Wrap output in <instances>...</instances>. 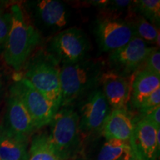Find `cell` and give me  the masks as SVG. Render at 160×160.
Here are the masks:
<instances>
[{
  "mask_svg": "<svg viewBox=\"0 0 160 160\" xmlns=\"http://www.w3.org/2000/svg\"><path fill=\"white\" fill-rule=\"evenodd\" d=\"M10 11L12 25L4 47L3 58L8 65L19 71L39 43L41 37L27 19L21 5L13 4Z\"/></svg>",
  "mask_w": 160,
  "mask_h": 160,
  "instance_id": "6da1fadb",
  "label": "cell"
},
{
  "mask_svg": "<svg viewBox=\"0 0 160 160\" xmlns=\"http://www.w3.org/2000/svg\"><path fill=\"white\" fill-rule=\"evenodd\" d=\"M105 63L99 59H85L60 68L61 105L69 107L88 92L96 89L104 73Z\"/></svg>",
  "mask_w": 160,
  "mask_h": 160,
  "instance_id": "7a4b0ae2",
  "label": "cell"
},
{
  "mask_svg": "<svg viewBox=\"0 0 160 160\" xmlns=\"http://www.w3.org/2000/svg\"><path fill=\"white\" fill-rule=\"evenodd\" d=\"M49 138L62 160H74L80 151L79 117L70 107L60 108L51 122Z\"/></svg>",
  "mask_w": 160,
  "mask_h": 160,
  "instance_id": "3957f363",
  "label": "cell"
},
{
  "mask_svg": "<svg viewBox=\"0 0 160 160\" xmlns=\"http://www.w3.org/2000/svg\"><path fill=\"white\" fill-rule=\"evenodd\" d=\"M23 78L51 101L59 110L61 105V83L59 63L48 53L35 58Z\"/></svg>",
  "mask_w": 160,
  "mask_h": 160,
  "instance_id": "277c9868",
  "label": "cell"
},
{
  "mask_svg": "<svg viewBox=\"0 0 160 160\" xmlns=\"http://www.w3.org/2000/svg\"><path fill=\"white\" fill-rule=\"evenodd\" d=\"M90 43L85 33L77 28L62 30L52 38L48 53L62 65L73 64L86 59Z\"/></svg>",
  "mask_w": 160,
  "mask_h": 160,
  "instance_id": "5b68a950",
  "label": "cell"
},
{
  "mask_svg": "<svg viewBox=\"0 0 160 160\" xmlns=\"http://www.w3.org/2000/svg\"><path fill=\"white\" fill-rule=\"evenodd\" d=\"M10 92L21 100L31 115L37 130L49 125L59 111L51 101L23 77L15 82Z\"/></svg>",
  "mask_w": 160,
  "mask_h": 160,
  "instance_id": "8992f818",
  "label": "cell"
},
{
  "mask_svg": "<svg viewBox=\"0 0 160 160\" xmlns=\"http://www.w3.org/2000/svg\"><path fill=\"white\" fill-rule=\"evenodd\" d=\"M95 34L100 49L112 53L137 37L132 24L128 20L105 16L97 21Z\"/></svg>",
  "mask_w": 160,
  "mask_h": 160,
  "instance_id": "52a82bcc",
  "label": "cell"
},
{
  "mask_svg": "<svg viewBox=\"0 0 160 160\" xmlns=\"http://www.w3.org/2000/svg\"><path fill=\"white\" fill-rule=\"evenodd\" d=\"M153 47L139 37H135L127 45L109 53L111 71L122 76H131L139 71Z\"/></svg>",
  "mask_w": 160,
  "mask_h": 160,
  "instance_id": "ba28073f",
  "label": "cell"
},
{
  "mask_svg": "<svg viewBox=\"0 0 160 160\" xmlns=\"http://www.w3.org/2000/svg\"><path fill=\"white\" fill-rule=\"evenodd\" d=\"M111 108L101 89L92 91L80 108L79 129L85 133H102Z\"/></svg>",
  "mask_w": 160,
  "mask_h": 160,
  "instance_id": "9c48e42d",
  "label": "cell"
},
{
  "mask_svg": "<svg viewBox=\"0 0 160 160\" xmlns=\"http://www.w3.org/2000/svg\"><path fill=\"white\" fill-rule=\"evenodd\" d=\"M133 76H122L112 71L104 72L100 83L110 107L113 110L127 108L131 99Z\"/></svg>",
  "mask_w": 160,
  "mask_h": 160,
  "instance_id": "30bf717a",
  "label": "cell"
},
{
  "mask_svg": "<svg viewBox=\"0 0 160 160\" xmlns=\"http://www.w3.org/2000/svg\"><path fill=\"white\" fill-rule=\"evenodd\" d=\"M129 142L143 160H157L160 151V127L144 118L139 119L134 125L133 137Z\"/></svg>",
  "mask_w": 160,
  "mask_h": 160,
  "instance_id": "8fae6325",
  "label": "cell"
},
{
  "mask_svg": "<svg viewBox=\"0 0 160 160\" xmlns=\"http://www.w3.org/2000/svg\"><path fill=\"white\" fill-rule=\"evenodd\" d=\"M2 126L16 135L26 138H28L37 130L25 105L11 92L7 102L5 123Z\"/></svg>",
  "mask_w": 160,
  "mask_h": 160,
  "instance_id": "7c38bea8",
  "label": "cell"
},
{
  "mask_svg": "<svg viewBox=\"0 0 160 160\" xmlns=\"http://www.w3.org/2000/svg\"><path fill=\"white\" fill-rule=\"evenodd\" d=\"M35 17L43 29L62 31L68 22V13L62 2L57 0H40L34 3Z\"/></svg>",
  "mask_w": 160,
  "mask_h": 160,
  "instance_id": "4fadbf2b",
  "label": "cell"
},
{
  "mask_svg": "<svg viewBox=\"0 0 160 160\" xmlns=\"http://www.w3.org/2000/svg\"><path fill=\"white\" fill-rule=\"evenodd\" d=\"M134 125L126 110H113L106 119L101 133L106 139H119L129 142L133 137Z\"/></svg>",
  "mask_w": 160,
  "mask_h": 160,
  "instance_id": "5bb4252c",
  "label": "cell"
},
{
  "mask_svg": "<svg viewBox=\"0 0 160 160\" xmlns=\"http://www.w3.org/2000/svg\"><path fill=\"white\" fill-rule=\"evenodd\" d=\"M28 138L16 135L0 126V160H28Z\"/></svg>",
  "mask_w": 160,
  "mask_h": 160,
  "instance_id": "9a60e30c",
  "label": "cell"
},
{
  "mask_svg": "<svg viewBox=\"0 0 160 160\" xmlns=\"http://www.w3.org/2000/svg\"><path fill=\"white\" fill-rule=\"evenodd\" d=\"M160 88V77L147 70H140L133 76L132 82L131 102L135 108H139L142 101Z\"/></svg>",
  "mask_w": 160,
  "mask_h": 160,
  "instance_id": "2e32d148",
  "label": "cell"
},
{
  "mask_svg": "<svg viewBox=\"0 0 160 160\" xmlns=\"http://www.w3.org/2000/svg\"><path fill=\"white\" fill-rule=\"evenodd\" d=\"M28 160H62L46 133L35 136L31 141Z\"/></svg>",
  "mask_w": 160,
  "mask_h": 160,
  "instance_id": "e0dca14e",
  "label": "cell"
},
{
  "mask_svg": "<svg viewBox=\"0 0 160 160\" xmlns=\"http://www.w3.org/2000/svg\"><path fill=\"white\" fill-rule=\"evenodd\" d=\"M134 28L136 35L147 43H156L159 47V31L153 24L142 16H137L129 21Z\"/></svg>",
  "mask_w": 160,
  "mask_h": 160,
  "instance_id": "ac0fdd59",
  "label": "cell"
},
{
  "mask_svg": "<svg viewBox=\"0 0 160 160\" xmlns=\"http://www.w3.org/2000/svg\"><path fill=\"white\" fill-rule=\"evenodd\" d=\"M130 150L129 142L119 139H107L100 150L97 160H122Z\"/></svg>",
  "mask_w": 160,
  "mask_h": 160,
  "instance_id": "d6986e66",
  "label": "cell"
},
{
  "mask_svg": "<svg viewBox=\"0 0 160 160\" xmlns=\"http://www.w3.org/2000/svg\"><path fill=\"white\" fill-rule=\"evenodd\" d=\"M135 11L139 15L147 19L156 27L160 22V1L159 0H137L133 2Z\"/></svg>",
  "mask_w": 160,
  "mask_h": 160,
  "instance_id": "ffe728a7",
  "label": "cell"
},
{
  "mask_svg": "<svg viewBox=\"0 0 160 160\" xmlns=\"http://www.w3.org/2000/svg\"><path fill=\"white\" fill-rule=\"evenodd\" d=\"M12 25L11 11H0V48L5 47Z\"/></svg>",
  "mask_w": 160,
  "mask_h": 160,
  "instance_id": "44dd1931",
  "label": "cell"
},
{
  "mask_svg": "<svg viewBox=\"0 0 160 160\" xmlns=\"http://www.w3.org/2000/svg\"><path fill=\"white\" fill-rule=\"evenodd\" d=\"M160 106V88L154 91L143 100L138 110L140 113L145 115Z\"/></svg>",
  "mask_w": 160,
  "mask_h": 160,
  "instance_id": "7402d4cb",
  "label": "cell"
},
{
  "mask_svg": "<svg viewBox=\"0 0 160 160\" xmlns=\"http://www.w3.org/2000/svg\"><path fill=\"white\" fill-rule=\"evenodd\" d=\"M145 70L160 77V52L157 47H153L146 58Z\"/></svg>",
  "mask_w": 160,
  "mask_h": 160,
  "instance_id": "603a6c76",
  "label": "cell"
},
{
  "mask_svg": "<svg viewBox=\"0 0 160 160\" xmlns=\"http://www.w3.org/2000/svg\"><path fill=\"white\" fill-rule=\"evenodd\" d=\"M143 118L157 127H160V106L146 113Z\"/></svg>",
  "mask_w": 160,
  "mask_h": 160,
  "instance_id": "cb8c5ba5",
  "label": "cell"
},
{
  "mask_svg": "<svg viewBox=\"0 0 160 160\" xmlns=\"http://www.w3.org/2000/svg\"><path fill=\"white\" fill-rule=\"evenodd\" d=\"M130 143V146H131V150L125 156V157L123 158L122 160H143L142 159V157H140L137 150L135 149V148L133 147V145L131 142Z\"/></svg>",
  "mask_w": 160,
  "mask_h": 160,
  "instance_id": "d4e9b609",
  "label": "cell"
},
{
  "mask_svg": "<svg viewBox=\"0 0 160 160\" xmlns=\"http://www.w3.org/2000/svg\"><path fill=\"white\" fill-rule=\"evenodd\" d=\"M75 160H78V159H75Z\"/></svg>",
  "mask_w": 160,
  "mask_h": 160,
  "instance_id": "484cf974",
  "label": "cell"
}]
</instances>
